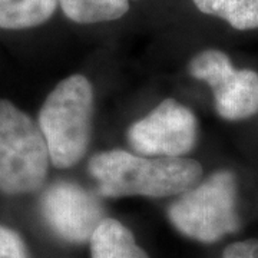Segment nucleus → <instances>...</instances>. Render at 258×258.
Returning <instances> with one entry per match:
<instances>
[{
  "mask_svg": "<svg viewBox=\"0 0 258 258\" xmlns=\"http://www.w3.org/2000/svg\"><path fill=\"white\" fill-rule=\"evenodd\" d=\"M88 168L106 198H165L186 192L203 178V166L191 158H145L122 149L96 154Z\"/></svg>",
  "mask_w": 258,
  "mask_h": 258,
  "instance_id": "1",
  "label": "nucleus"
},
{
  "mask_svg": "<svg viewBox=\"0 0 258 258\" xmlns=\"http://www.w3.org/2000/svg\"><path fill=\"white\" fill-rule=\"evenodd\" d=\"M92 112V85L83 75L66 78L49 93L39 112V128L56 168H71L85 157Z\"/></svg>",
  "mask_w": 258,
  "mask_h": 258,
  "instance_id": "2",
  "label": "nucleus"
},
{
  "mask_svg": "<svg viewBox=\"0 0 258 258\" xmlns=\"http://www.w3.org/2000/svg\"><path fill=\"white\" fill-rule=\"evenodd\" d=\"M50 155L42 131L12 102L0 99V191H37L45 184Z\"/></svg>",
  "mask_w": 258,
  "mask_h": 258,
  "instance_id": "3",
  "label": "nucleus"
},
{
  "mask_svg": "<svg viewBox=\"0 0 258 258\" xmlns=\"http://www.w3.org/2000/svg\"><path fill=\"white\" fill-rule=\"evenodd\" d=\"M168 218L185 237L215 242L238 230L237 179L231 171H218L197 184L168 208Z\"/></svg>",
  "mask_w": 258,
  "mask_h": 258,
  "instance_id": "4",
  "label": "nucleus"
},
{
  "mask_svg": "<svg viewBox=\"0 0 258 258\" xmlns=\"http://www.w3.org/2000/svg\"><path fill=\"white\" fill-rule=\"evenodd\" d=\"M188 71L210 85L218 115L228 120L247 119L258 112V74L235 69L227 53L207 49L194 56Z\"/></svg>",
  "mask_w": 258,
  "mask_h": 258,
  "instance_id": "5",
  "label": "nucleus"
},
{
  "mask_svg": "<svg viewBox=\"0 0 258 258\" xmlns=\"http://www.w3.org/2000/svg\"><path fill=\"white\" fill-rule=\"evenodd\" d=\"M198 122L194 112L172 98L162 101L128 129V142L147 157L181 158L197 142Z\"/></svg>",
  "mask_w": 258,
  "mask_h": 258,
  "instance_id": "6",
  "label": "nucleus"
},
{
  "mask_svg": "<svg viewBox=\"0 0 258 258\" xmlns=\"http://www.w3.org/2000/svg\"><path fill=\"white\" fill-rule=\"evenodd\" d=\"M40 211L57 237L72 244L91 241L106 217L99 201L74 182H56L42 195Z\"/></svg>",
  "mask_w": 258,
  "mask_h": 258,
  "instance_id": "7",
  "label": "nucleus"
},
{
  "mask_svg": "<svg viewBox=\"0 0 258 258\" xmlns=\"http://www.w3.org/2000/svg\"><path fill=\"white\" fill-rule=\"evenodd\" d=\"M91 258L149 257L123 224L113 218H105L91 238Z\"/></svg>",
  "mask_w": 258,
  "mask_h": 258,
  "instance_id": "8",
  "label": "nucleus"
},
{
  "mask_svg": "<svg viewBox=\"0 0 258 258\" xmlns=\"http://www.w3.org/2000/svg\"><path fill=\"white\" fill-rule=\"evenodd\" d=\"M57 5V0H0V29L40 26L53 16Z\"/></svg>",
  "mask_w": 258,
  "mask_h": 258,
  "instance_id": "9",
  "label": "nucleus"
},
{
  "mask_svg": "<svg viewBox=\"0 0 258 258\" xmlns=\"http://www.w3.org/2000/svg\"><path fill=\"white\" fill-rule=\"evenodd\" d=\"M63 15L79 25L112 22L125 16L129 0H57Z\"/></svg>",
  "mask_w": 258,
  "mask_h": 258,
  "instance_id": "10",
  "label": "nucleus"
},
{
  "mask_svg": "<svg viewBox=\"0 0 258 258\" xmlns=\"http://www.w3.org/2000/svg\"><path fill=\"white\" fill-rule=\"evenodd\" d=\"M205 15L225 20L237 30L258 29V0H192Z\"/></svg>",
  "mask_w": 258,
  "mask_h": 258,
  "instance_id": "11",
  "label": "nucleus"
},
{
  "mask_svg": "<svg viewBox=\"0 0 258 258\" xmlns=\"http://www.w3.org/2000/svg\"><path fill=\"white\" fill-rule=\"evenodd\" d=\"M0 258H29L25 241L5 225H0Z\"/></svg>",
  "mask_w": 258,
  "mask_h": 258,
  "instance_id": "12",
  "label": "nucleus"
},
{
  "mask_svg": "<svg viewBox=\"0 0 258 258\" xmlns=\"http://www.w3.org/2000/svg\"><path fill=\"white\" fill-rule=\"evenodd\" d=\"M222 258H258V240L249 238L232 242L224 249Z\"/></svg>",
  "mask_w": 258,
  "mask_h": 258,
  "instance_id": "13",
  "label": "nucleus"
}]
</instances>
